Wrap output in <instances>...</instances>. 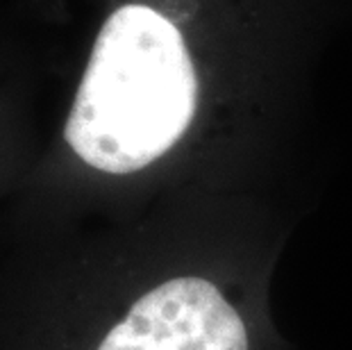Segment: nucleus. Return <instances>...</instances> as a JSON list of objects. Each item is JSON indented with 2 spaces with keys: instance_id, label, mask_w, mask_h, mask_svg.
Listing matches in <instances>:
<instances>
[{
  "instance_id": "nucleus-2",
  "label": "nucleus",
  "mask_w": 352,
  "mask_h": 350,
  "mask_svg": "<svg viewBox=\"0 0 352 350\" xmlns=\"http://www.w3.org/2000/svg\"><path fill=\"white\" fill-rule=\"evenodd\" d=\"M98 350H248V334L212 282L175 278L141 296Z\"/></svg>"
},
{
  "instance_id": "nucleus-1",
  "label": "nucleus",
  "mask_w": 352,
  "mask_h": 350,
  "mask_svg": "<svg viewBox=\"0 0 352 350\" xmlns=\"http://www.w3.org/2000/svg\"><path fill=\"white\" fill-rule=\"evenodd\" d=\"M198 82L177 28L125 5L100 30L64 137L104 173L125 175L177 144L196 111Z\"/></svg>"
}]
</instances>
